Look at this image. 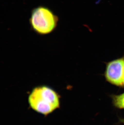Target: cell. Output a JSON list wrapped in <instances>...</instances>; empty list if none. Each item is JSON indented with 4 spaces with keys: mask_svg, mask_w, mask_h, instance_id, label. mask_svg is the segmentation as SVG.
Returning <instances> with one entry per match:
<instances>
[{
    "mask_svg": "<svg viewBox=\"0 0 124 125\" xmlns=\"http://www.w3.org/2000/svg\"><path fill=\"white\" fill-rule=\"evenodd\" d=\"M29 22L33 31L37 34L46 35L56 29L59 18L49 8L39 6L32 11Z\"/></svg>",
    "mask_w": 124,
    "mask_h": 125,
    "instance_id": "obj_2",
    "label": "cell"
},
{
    "mask_svg": "<svg viewBox=\"0 0 124 125\" xmlns=\"http://www.w3.org/2000/svg\"><path fill=\"white\" fill-rule=\"evenodd\" d=\"M105 77L107 82L116 86L124 87V56L108 62Z\"/></svg>",
    "mask_w": 124,
    "mask_h": 125,
    "instance_id": "obj_3",
    "label": "cell"
},
{
    "mask_svg": "<svg viewBox=\"0 0 124 125\" xmlns=\"http://www.w3.org/2000/svg\"><path fill=\"white\" fill-rule=\"evenodd\" d=\"M28 101L32 109L48 115L60 107V97L54 90L46 86L35 87L29 95Z\"/></svg>",
    "mask_w": 124,
    "mask_h": 125,
    "instance_id": "obj_1",
    "label": "cell"
},
{
    "mask_svg": "<svg viewBox=\"0 0 124 125\" xmlns=\"http://www.w3.org/2000/svg\"><path fill=\"white\" fill-rule=\"evenodd\" d=\"M112 103L116 107L120 109H124V93L112 96Z\"/></svg>",
    "mask_w": 124,
    "mask_h": 125,
    "instance_id": "obj_4",
    "label": "cell"
}]
</instances>
